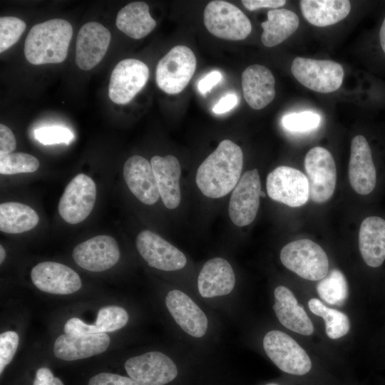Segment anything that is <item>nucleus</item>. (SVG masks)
Returning a JSON list of instances; mask_svg holds the SVG:
<instances>
[{"label": "nucleus", "mask_w": 385, "mask_h": 385, "mask_svg": "<svg viewBox=\"0 0 385 385\" xmlns=\"http://www.w3.org/2000/svg\"><path fill=\"white\" fill-rule=\"evenodd\" d=\"M242 166L241 148L230 140H223L198 167L197 186L207 197H222L235 188Z\"/></svg>", "instance_id": "obj_1"}, {"label": "nucleus", "mask_w": 385, "mask_h": 385, "mask_svg": "<svg viewBox=\"0 0 385 385\" xmlns=\"http://www.w3.org/2000/svg\"><path fill=\"white\" fill-rule=\"evenodd\" d=\"M72 35V26L64 19H54L34 25L25 40L26 60L34 65L63 62Z\"/></svg>", "instance_id": "obj_2"}, {"label": "nucleus", "mask_w": 385, "mask_h": 385, "mask_svg": "<svg viewBox=\"0 0 385 385\" xmlns=\"http://www.w3.org/2000/svg\"><path fill=\"white\" fill-rule=\"evenodd\" d=\"M283 265L305 279L321 280L328 274L329 260L324 250L309 239L292 241L280 252Z\"/></svg>", "instance_id": "obj_3"}, {"label": "nucleus", "mask_w": 385, "mask_h": 385, "mask_svg": "<svg viewBox=\"0 0 385 385\" xmlns=\"http://www.w3.org/2000/svg\"><path fill=\"white\" fill-rule=\"evenodd\" d=\"M196 65V57L190 48L183 45L174 46L157 64L158 86L170 95L180 93L192 78Z\"/></svg>", "instance_id": "obj_4"}, {"label": "nucleus", "mask_w": 385, "mask_h": 385, "mask_svg": "<svg viewBox=\"0 0 385 385\" xmlns=\"http://www.w3.org/2000/svg\"><path fill=\"white\" fill-rule=\"evenodd\" d=\"M203 21L210 34L226 40H243L252 31L248 17L238 7L225 1L209 2L204 10Z\"/></svg>", "instance_id": "obj_5"}, {"label": "nucleus", "mask_w": 385, "mask_h": 385, "mask_svg": "<svg viewBox=\"0 0 385 385\" xmlns=\"http://www.w3.org/2000/svg\"><path fill=\"white\" fill-rule=\"evenodd\" d=\"M267 356L282 371L294 376H304L312 369V361L298 343L286 333L272 330L263 339Z\"/></svg>", "instance_id": "obj_6"}, {"label": "nucleus", "mask_w": 385, "mask_h": 385, "mask_svg": "<svg viewBox=\"0 0 385 385\" xmlns=\"http://www.w3.org/2000/svg\"><path fill=\"white\" fill-rule=\"evenodd\" d=\"M304 163L309 197L316 203L327 202L332 197L337 183V169L332 155L326 148L316 146L307 152Z\"/></svg>", "instance_id": "obj_7"}, {"label": "nucleus", "mask_w": 385, "mask_h": 385, "mask_svg": "<svg viewBox=\"0 0 385 385\" xmlns=\"http://www.w3.org/2000/svg\"><path fill=\"white\" fill-rule=\"evenodd\" d=\"M291 71L304 86L322 93L339 89L344 78L342 65L330 60L296 57L292 61Z\"/></svg>", "instance_id": "obj_8"}, {"label": "nucleus", "mask_w": 385, "mask_h": 385, "mask_svg": "<svg viewBox=\"0 0 385 385\" xmlns=\"http://www.w3.org/2000/svg\"><path fill=\"white\" fill-rule=\"evenodd\" d=\"M267 192L277 202L292 207L306 204L309 198L307 176L300 170L289 166H279L267 177Z\"/></svg>", "instance_id": "obj_9"}, {"label": "nucleus", "mask_w": 385, "mask_h": 385, "mask_svg": "<svg viewBox=\"0 0 385 385\" xmlns=\"http://www.w3.org/2000/svg\"><path fill=\"white\" fill-rule=\"evenodd\" d=\"M96 197L94 181L87 175L80 173L66 185L59 200L58 212L66 222L79 223L91 212Z\"/></svg>", "instance_id": "obj_10"}, {"label": "nucleus", "mask_w": 385, "mask_h": 385, "mask_svg": "<svg viewBox=\"0 0 385 385\" xmlns=\"http://www.w3.org/2000/svg\"><path fill=\"white\" fill-rule=\"evenodd\" d=\"M125 369L130 378L140 385H165L178 375L175 364L159 351H150L128 359Z\"/></svg>", "instance_id": "obj_11"}, {"label": "nucleus", "mask_w": 385, "mask_h": 385, "mask_svg": "<svg viewBox=\"0 0 385 385\" xmlns=\"http://www.w3.org/2000/svg\"><path fill=\"white\" fill-rule=\"evenodd\" d=\"M261 191L257 169L246 171L233 189L229 202V216L235 225L246 226L255 220Z\"/></svg>", "instance_id": "obj_12"}, {"label": "nucleus", "mask_w": 385, "mask_h": 385, "mask_svg": "<svg viewBox=\"0 0 385 385\" xmlns=\"http://www.w3.org/2000/svg\"><path fill=\"white\" fill-rule=\"evenodd\" d=\"M148 76V68L143 61L134 58L120 61L111 75L110 99L117 104L128 103L145 86Z\"/></svg>", "instance_id": "obj_13"}, {"label": "nucleus", "mask_w": 385, "mask_h": 385, "mask_svg": "<svg viewBox=\"0 0 385 385\" xmlns=\"http://www.w3.org/2000/svg\"><path fill=\"white\" fill-rule=\"evenodd\" d=\"M136 247L150 267L163 271H175L183 268L187 259L177 247L156 233L145 230L136 237Z\"/></svg>", "instance_id": "obj_14"}, {"label": "nucleus", "mask_w": 385, "mask_h": 385, "mask_svg": "<svg viewBox=\"0 0 385 385\" xmlns=\"http://www.w3.org/2000/svg\"><path fill=\"white\" fill-rule=\"evenodd\" d=\"M72 256L81 267L91 272H103L118 262L120 250L113 237L98 235L77 245Z\"/></svg>", "instance_id": "obj_15"}, {"label": "nucleus", "mask_w": 385, "mask_h": 385, "mask_svg": "<svg viewBox=\"0 0 385 385\" xmlns=\"http://www.w3.org/2000/svg\"><path fill=\"white\" fill-rule=\"evenodd\" d=\"M111 36L102 24L91 21L83 24L78 34L76 48V63L79 68L89 71L105 56Z\"/></svg>", "instance_id": "obj_16"}, {"label": "nucleus", "mask_w": 385, "mask_h": 385, "mask_svg": "<svg viewBox=\"0 0 385 385\" xmlns=\"http://www.w3.org/2000/svg\"><path fill=\"white\" fill-rule=\"evenodd\" d=\"M31 278L38 289L55 294H72L82 284L74 270L56 262L38 263L31 270Z\"/></svg>", "instance_id": "obj_17"}, {"label": "nucleus", "mask_w": 385, "mask_h": 385, "mask_svg": "<svg viewBox=\"0 0 385 385\" xmlns=\"http://www.w3.org/2000/svg\"><path fill=\"white\" fill-rule=\"evenodd\" d=\"M348 169L349 183L355 192L366 195L374 190L376 183V168L369 145L361 135L351 140Z\"/></svg>", "instance_id": "obj_18"}, {"label": "nucleus", "mask_w": 385, "mask_h": 385, "mask_svg": "<svg viewBox=\"0 0 385 385\" xmlns=\"http://www.w3.org/2000/svg\"><path fill=\"white\" fill-rule=\"evenodd\" d=\"M123 173L129 190L143 203L154 205L160 197L151 164L145 158L140 155L128 158Z\"/></svg>", "instance_id": "obj_19"}, {"label": "nucleus", "mask_w": 385, "mask_h": 385, "mask_svg": "<svg viewBox=\"0 0 385 385\" xmlns=\"http://www.w3.org/2000/svg\"><path fill=\"white\" fill-rule=\"evenodd\" d=\"M165 304L175 321L187 334L197 338L205 334L207 317L189 296L180 290H172L166 296Z\"/></svg>", "instance_id": "obj_20"}, {"label": "nucleus", "mask_w": 385, "mask_h": 385, "mask_svg": "<svg viewBox=\"0 0 385 385\" xmlns=\"http://www.w3.org/2000/svg\"><path fill=\"white\" fill-rule=\"evenodd\" d=\"M110 344L106 333L88 334L78 336L61 334L53 345L56 357L65 361L88 358L103 353Z\"/></svg>", "instance_id": "obj_21"}, {"label": "nucleus", "mask_w": 385, "mask_h": 385, "mask_svg": "<svg viewBox=\"0 0 385 385\" xmlns=\"http://www.w3.org/2000/svg\"><path fill=\"white\" fill-rule=\"evenodd\" d=\"M275 80L267 67L254 64L242 73V86L247 103L255 110H260L274 98Z\"/></svg>", "instance_id": "obj_22"}, {"label": "nucleus", "mask_w": 385, "mask_h": 385, "mask_svg": "<svg viewBox=\"0 0 385 385\" xmlns=\"http://www.w3.org/2000/svg\"><path fill=\"white\" fill-rule=\"evenodd\" d=\"M235 284V275L231 265L221 257L207 261L197 277L199 293L205 298L228 294Z\"/></svg>", "instance_id": "obj_23"}, {"label": "nucleus", "mask_w": 385, "mask_h": 385, "mask_svg": "<svg viewBox=\"0 0 385 385\" xmlns=\"http://www.w3.org/2000/svg\"><path fill=\"white\" fill-rule=\"evenodd\" d=\"M150 164L164 205L168 209L176 208L181 199V167L178 160L172 155L165 157L155 155L151 158Z\"/></svg>", "instance_id": "obj_24"}, {"label": "nucleus", "mask_w": 385, "mask_h": 385, "mask_svg": "<svg viewBox=\"0 0 385 385\" xmlns=\"http://www.w3.org/2000/svg\"><path fill=\"white\" fill-rule=\"evenodd\" d=\"M274 296V304L272 307L284 327L302 335L308 336L313 333L314 327L310 319L287 287H277Z\"/></svg>", "instance_id": "obj_25"}, {"label": "nucleus", "mask_w": 385, "mask_h": 385, "mask_svg": "<svg viewBox=\"0 0 385 385\" xmlns=\"http://www.w3.org/2000/svg\"><path fill=\"white\" fill-rule=\"evenodd\" d=\"M359 247L365 263L371 267L381 266L385 260V220L369 216L361 222Z\"/></svg>", "instance_id": "obj_26"}, {"label": "nucleus", "mask_w": 385, "mask_h": 385, "mask_svg": "<svg viewBox=\"0 0 385 385\" xmlns=\"http://www.w3.org/2000/svg\"><path fill=\"white\" fill-rule=\"evenodd\" d=\"M128 321V314L123 307L107 306L100 309L94 324H88L73 317L66 322L63 329L65 334L70 336L106 333L123 328Z\"/></svg>", "instance_id": "obj_27"}, {"label": "nucleus", "mask_w": 385, "mask_h": 385, "mask_svg": "<svg viewBox=\"0 0 385 385\" xmlns=\"http://www.w3.org/2000/svg\"><path fill=\"white\" fill-rule=\"evenodd\" d=\"M299 4L304 19L319 27L338 23L345 19L351 10L348 0H302Z\"/></svg>", "instance_id": "obj_28"}, {"label": "nucleus", "mask_w": 385, "mask_h": 385, "mask_svg": "<svg viewBox=\"0 0 385 385\" xmlns=\"http://www.w3.org/2000/svg\"><path fill=\"white\" fill-rule=\"evenodd\" d=\"M115 24L120 31L134 39L146 36L156 26L148 5L143 1L131 2L122 8L117 14Z\"/></svg>", "instance_id": "obj_29"}, {"label": "nucleus", "mask_w": 385, "mask_h": 385, "mask_svg": "<svg viewBox=\"0 0 385 385\" xmlns=\"http://www.w3.org/2000/svg\"><path fill=\"white\" fill-rule=\"evenodd\" d=\"M299 24L297 15L290 10H270L267 12V20L261 24L263 29L262 43L267 47H274L281 43L296 31Z\"/></svg>", "instance_id": "obj_30"}, {"label": "nucleus", "mask_w": 385, "mask_h": 385, "mask_svg": "<svg viewBox=\"0 0 385 385\" xmlns=\"http://www.w3.org/2000/svg\"><path fill=\"white\" fill-rule=\"evenodd\" d=\"M39 221L36 212L27 205L7 202L0 205V230L18 234L35 227Z\"/></svg>", "instance_id": "obj_31"}, {"label": "nucleus", "mask_w": 385, "mask_h": 385, "mask_svg": "<svg viewBox=\"0 0 385 385\" xmlns=\"http://www.w3.org/2000/svg\"><path fill=\"white\" fill-rule=\"evenodd\" d=\"M308 306L313 314L323 318L326 333L330 339H339L349 332V320L344 313L327 307L316 298L309 299Z\"/></svg>", "instance_id": "obj_32"}, {"label": "nucleus", "mask_w": 385, "mask_h": 385, "mask_svg": "<svg viewBox=\"0 0 385 385\" xmlns=\"http://www.w3.org/2000/svg\"><path fill=\"white\" fill-rule=\"evenodd\" d=\"M317 291L328 304L342 305L348 297L346 277L340 270L333 269L317 284Z\"/></svg>", "instance_id": "obj_33"}, {"label": "nucleus", "mask_w": 385, "mask_h": 385, "mask_svg": "<svg viewBox=\"0 0 385 385\" xmlns=\"http://www.w3.org/2000/svg\"><path fill=\"white\" fill-rule=\"evenodd\" d=\"M39 161L34 156L24 153L0 155V173L14 175L34 173L38 170Z\"/></svg>", "instance_id": "obj_34"}, {"label": "nucleus", "mask_w": 385, "mask_h": 385, "mask_svg": "<svg viewBox=\"0 0 385 385\" xmlns=\"http://www.w3.org/2000/svg\"><path fill=\"white\" fill-rule=\"evenodd\" d=\"M26 24L14 16L0 18V52L3 53L19 39L26 29Z\"/></svg>", "instance_id": "obj_35"}, {"label": "nucleus", "mask_w": 385, "mask_h": 385, "mask_svg": "<svg viewBox=\"0 0 385 385\" xmlns=\"http://www.w3.org/2000/svg\"><path fill=\"white\" fill-rule=\"evenodd\" d=\"M320 116L314 112L304 111L286 115L282 118L283 126L290 131L305 132L317 128Z\"/></svg>", "instance_id": "obj_36"}, {"label": "nucleus", "mask_w": 385, "mask_h": 385, "mask_svg": "<svg viewBox=\"0 0 385 385\" xmlns=\"http://www.w3.org/2000/svg\"><path fill=\"white\" fill-rule=\"evenodd\" d=\"M36 139L43 145L68 144L73 139L72 132L67 128L53 125L38 128L34 131Z\"/></svg>", "instance_id": "obj_37"}, {"label": "nucleus", "mask_w": 385, "mask_h": 385, "mask_svg": "<svg viewBox=\"0 0 385 385\" xmlns=\"http://www.w3.org/2000/svg\"><path fill=\"white\" fill-rule=\"evenodd\" d=\"M19 338L14 331H6L0 334V373L11 361L19 346Z\"/></svg>", "instance_id": "obj_38"}, {"label": "nucleus", "mask_w": 385, "mask_h": 385, "mask_svg": "<svg viewBox=\"0 0 385 385\" xmlns=\"http://www.w3.org/2000/svg\"><path fill=\"white\" fill-rule=\"evenodd\" d=\"M88 385H140L131 378L111 374L101 373L91 377Z\"/></svg>", "instance_id": "obj_39"}, {"label": "nucleus", "mask_w": 385, "mask_h": 385, "mask_svg": "<svg viewBox=\"0 0 385 385\" xmlns=\"http://www.w3.org/2000/svg\"><path fill=\"white\" fill-rule=\"evenodd\" d=\"M16 139L14 133L4 124L0 125V155L12 153L16 149Z\"/></svg>", "instance_id": "obj_40"}, {"label": "nucleus", "mask_w": 385, "mask_h": 385, "mask_svg": "<svg viewBox=\"0 0 385 385\" xmlns=\"http://www.w3.org/2000/svg\"><path fill=\"white\" fill-rule=\"evenodd\" d=\"M33 385H64L60 379L55 377L51 371L46 367L38 369Z\"/></svg>", "instance_id": "obj_41"}, {"label": "nucleus", "mask_w": 385, "mask_h": 385, "mask_svg": "<svg viewBox=\"0 0 385 385\" xmlns=\"http://www.w3.org/2000/svg\"><path fill=\"white\" fill-rule=\"evenodd\" d=\"M243 6L250 11H255L262 8L277 9L286 4L284 0H243Z\"/></svg>", "instance_id": "obj_42"}, {"label": "nucleus", "mask_w": 385, "mask_h": 385, "mask_svg": "<svg viewBox=\"0 0 385 385\" xmlns=\"http://www.w3.org/2000/svg\"><path fill=\"white\" fill-rule=\"evenodd\" d=\"M222 73L218 71H212L202 78L197 83V89L202 95L210 91L222 80Z\"/></svg>", "instance_id": "obj_43"}, {"label": "nucleus", "mask_w": 385, "mask_h": 385, "mask_svg": "<svg viewBox=\"0 0 385 385\" xmlns=\"http://www.w3.org/2000/svg\"><path fill=\"white\" fill-rule=\"evenodd\" d=\"M238 98L235 93H228L223 96L213 107L212 111L217 114H222L230 111L237 106Z\"/></svg>", "instance_id": "obj_44"}, {"label": "nucleus", "mask_w": 385, "mask_h": 385, "mask_svg": "<svg viewBox=\"0 0 385 385\" xmlns=\"http://www.w3.org/2000/svg\"><path fill=\"white\" fill-rule=\"evenodd\" d=\"M379 40L381 48L385 53V18L381 24L380 31H379Z\"/></svg>", "instance_id": "obj_45"}, {"label": "nucleus", "mask_w": 385, "mask_h": 385, "mask_svg": "<svg viewBox=\"0 0 385 385\" xmlns=\"http://www.w3.org/2000/svg\"><path fill=\"white\" fill-rule=\"evenodd\" d=\"M6 257V251L3 246L0 245V263L1 264Z\"/></svg>", "instance_id": "obj_46"}, {"label": "nucleus", "mask_w": 385, "mask_h": 385, "mask_svg": "<svg viewBox=\"0 0 385 385\" xmlns=\"http://www.w3.org/2000/svg\"><path fill=\"white\" fill-rule=\"evenodd\" d=\"M265 195H265V192L261 191V192H260V197H265Z\"/></svg>", "instance_id": "obj_47"}, {"label": "nucleus", "mask_w": 385, "mask_h": 385, "mask_svg": "<svg viewBox=\"0 0 385 385\" xmlns=\"http://www.w3.org/2000/svg\"><path fill=\"white\" fill-rule=\"evenodd\" d=\"M265 385H279V384H278L277 383H268V384H266Z\"/></svg>", "instance_id": "obj_48"}]
</instances>
